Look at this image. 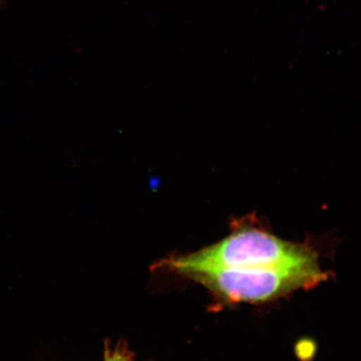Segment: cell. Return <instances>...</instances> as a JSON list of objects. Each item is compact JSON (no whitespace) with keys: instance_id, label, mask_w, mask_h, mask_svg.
Here are the masks:
<instances>
[{"instance_id":"3","label":"cell","mask_w":361,"mask_h":361,"mask_svg":"<svg viewBox=\"0 0 361 361\" xmlns=\"http://www.w3.org/2000/svg\"><path fill=\"white\" fill-rule=\"evenodd\" d=\"M104 361H133V355L129 353L128 350L117 346L116 348L107 347Z\"/></svg>"},{"instance_id":"2","label":"cell","mask_w":361,"mask_h":361,"mask_svg":"<svg viewBox=\"0 0 361 361\" xmlns=\"http://www.w3.org/2000/svg\"><path fill=\"white\" fill-rule=\"evenodd\" d=\"M231 303H263L326 279L319 263L283 269H200L183 274Z\"/></svg>"},{"instance_id":"1","label":"cell","mask_w":361,"mask_h":361,"mask_svg":"<svg viewBox=\"0 0 361 361\" xmlns=\"http://www.w3.org/2000/svg\"><path fill=\"white\" fill-rule=\"evenodd\" d=\"M256 221L254 216L235 221L233 232L223 240L162 263L182 274L200 269H283L319 263L312 247L283 240L257 225Z\"/></svg>"}]
</instances>
